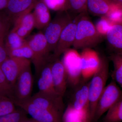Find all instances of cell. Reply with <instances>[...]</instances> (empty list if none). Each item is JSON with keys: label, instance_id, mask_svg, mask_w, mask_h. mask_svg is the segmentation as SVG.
<instances>
[{"label": "cell", "instance_id": "6da1fadb", "mask_svg": "<svg viewBox=\"0 0 122 122\" xmlns=\"http://www.w3.org/2000/svg\"><path fill=\"white\" fill-rule=\"evenodd\" d=\"M78 15V19L73 46L74 49L91 48L97 45L102 39V35L93 24L85 14Z\"/></svg>", "mask_w": 122, "mask_h": 122}, {"label": "cell", "instance_id": "7a4b0ae2", "mask_svg": "<svg viewBox=\"0 0 122 122\" xmlns=\"http://www.w3.org/2000/svg\"><path fill=\"white\" fill-rule=\"evenodd\" d=\"M109 72L107 59L105 57L100 58L98 69L92 77L88 84L89 111L91 122L93 121L97 103L106 87Z\"/></svg>", "mask_w": 122, "mask_h": 122}, {"label": "cell", "instance_id": "3957f363", "mask_svg": "<svg viewBox=\"0 0 122 122\" xmlns=\"http://www.w3.org/2000/svg\"><path fill=\"white\" fill-rule=\"evenodd\" d=\"M122 98V90L113 80L106 86L97 105L92 122H98L100 118Z\"/></svg>", "mask_w": 122, "mask_h": 122}, {"label": "cell", "instance_id": "277c9868", "mask_svg": "<svg viewBox=\"0 0 122 122\" xmlns=\"http://www.w3.org/2000/svg\"><path fill=\"white\" fill-rule=\"evenodd\" d=\"M33 53L32 60L37 75L38 76L42 68L48 63L49 54L48 43L43 32L37 33L26 41Z\"/></svg>", "mask_w": 122, "mask_h": 122}, {"label": "cell", "instance_id": "5b68a950", "mask_svg": "<svg viewBox=\"0 0 122 122\" xmlns=\"http://www.w3.org/2000/svg\"><path fill=\"white\" fill-rule=\"evenodd\" d=\"M74 18L65 11L59 12L44 29L50 52H54L63 29Z\"/></svg>", "mask_w": 122, "mask_h": 122}, {"label": "cell", "instance_id": "8992f818", "mask_svg": "<svg viewBox=\"0 0 122 122\" xmlns=\"http://www.w3.org/2000/svg\"><path fill=\"white\" fill-rule=\"evenodd\" d=\"M64 54L62 61L66 72L67 84L75 87L83 80L81 71L80 54L75 49H68Z\"/></svg>", "mask_w": 122, "mask_h": 122}, {"label": "cell", "instance_id": "52a82bcc", "mask_svg": "<svg viewBox=\"0 0 122 122\" xmlns=\"http://www.w3.org/2000/svg\"><path fill=\"white\" fill-rule=\"evenodd\" d=\"M15 105L21 108L37 122H62V115L38 106L29 100L13 101Z\"/></svg>", "mask_w": 122, "mask_h": 122}, {"label": "cell", "instance_id": "ba28073f", "mask_svg": "<svg viewBox=\"0 0 122 122\" xmlns=\"http://www.w3.org/2000/svg\"><path fill=\"white\" fill-rule=\"evenodd\" d=\"M30 66L29 59L8 57L1 64L0 68L7 80L14 87L21 72Z\"/></svg>", "mask_w": 122, "mask_h": 122}, {"label": "cell", "instance_id": "9c48e42d", "mask_svg": "<svg viewBox=\"0 0 122 122\" xmlns=\"http://www.w3.org/2000/svg\"><path fill=\"white\" fill-rule=\"evenodd\" d=\"M33 82L30 66L21 72L16 81L14 86L13 101L22 102L29 100L32 96Z\"/></svg>", "mask_w": 122, "mask_h": 122}, {"label": "cell", "instance_id": "30bf717a", "mask_svg": "<svg viewBox=\"0 0 122 122\" xmlns=\"http://www.w3.org/2000/svg\"><path fill=\"white\" fill-rule=\"evenodd\" d=\"M89 82L82 80L74 87L75 90L71 102L69 104L77 112L89 118L91 122L89 107Z\"/></svg>", "mask_w": 122, "mask_h": 122}, {"label": "cell", "instance_id": "8fae6325", "mask_svg": "<svg viewBox=\"0 0 122 122\" xmlns=\"http://www.w3.org/2000/svg\"><path fill=\"white\" fill-rule=\"evenodd\" d=\"M78 15L74 18L62 30L54 51L53 59L59 58L73 46L75 39Z\"/></svg>", "mask_w": 122, "mask_h": 122}, {"label": "cell", "instance_id": "7c38bea8", "mask_svg": "<svg viewBox=\"0 0 122 122\" xmlns=\"http://www.w3.org/2000/svg\"><path fill=\"white\" fill-rule=\"evenodd\" d=\"M80 57L82 79L88 81L98 69L100 63V57L91 48L83 49Z\"/></svg>", "mask_w": 122, "mask_h": 122}, {"label": "cell", "instance_id": "4fadbf2b", "mask_svg": "<svg viewBox=\"0 0 122 122\" xmlns=\"http://www.w3.org/2000/svg\"><path fill=\"white\" fill-rule=\"evenodd\" d=\"M62 98L54 97L38 92L28 100L38 106L62 115L65 110Z\"/></svg>", "mask_w": 122, "mask_h": 122}, {"label": "cell", "instance_id": "5bb4252c", "mask_svg": "<svg viewBox=\"0 0 122 122\" xmlns=\"http://www.w3.org/2000/svg\"><path fill=\"white\" fill-rule=\"evenodd\" d=\"M51 69L55 89L63 97L67 84L66 72L63 63L59 58L52 59L51 62Z\"/></svg>", "mask_w": 122, "mask_h": 122}, {"label": "cell", "instance_id": "9a60e30c", "mask_svg": "<svg viewBox=\"0 0 122 122\" xmlns=\"http://www.w3.org/2000/svg\"><path fill=\"white\" fill-rule=\"evenodd\" d=\"M38 77V92L54 97H62L57 93L55 88L51 74V62H48L42 68Z\"/></svg>", "mask_w": 122, "mask_h": 122}, {"label": "cell", "instance_id": "2e32d148", "mask_svg": "<svg viewBox=\"0 0 122 122\" xmlns=\"http://www.w3.org/2000/svg\"><path fill=\"white\" fill-rule=\"evenodd\" d=\"M105 34L112 53L122 52V20L113 23Z\"/></svg>", "mask_w": 122, "mask_h": 122}, {"label": "cell", "instance_id": "e0dca14e", "mask_svg": "<svg viewBox=\"0 0 122 122\" xmlns=\"http://www.w3.org/2000/svg\"><path fill=\"white\" fill-rule=\"evenodd\" d=\"M37 0H9L6 8L9 17L14 20L24 14L30 12Z\"/></svg>", "mask_w": 122, "mask_h": 122}, {"label": "cell", "instance_id": "ac0fdd59", "mask_svg": "<svg viewBox=\"0 0 122 122\" xmlns=\"http://www.w3.org/2000/svg\"><path fill=\"white\" fill-rule=\"evenodd\" d=\"M34 8L32 13L35 28L39 30L45 29L51 21L49 8L44 1H37Z\"/></svg>", "mask_w": 122, "mask_h": 122}, {"label": "cell", "instance_id": "d6986e66", "mask_svg": "<svg viewBox=\"0 0 122 122\" xmlns=\"http://www.w3.org/2000/svg\"><path fill=\"white\" fill-rule=\"evenodd\" d=\"M115 4L111 0H87L86 9L92 15L103 16L109 14Z\"/></svg>", "mask_w": 122, "mask_h": 122}, {"label": "cell", "instance_id": "ffe728a7", "mask_svg": "<svg viewBox=\"0 0 122 122\" xmlns=\"http://www.w3.org/2000/svg\"><path fill=\"white\" fill-rule=\"evenodd\" d=\"M109 58L113 65L111 74L112 80L122 89V52L112 53Z\"/></svg>", "mask_w": 122, "mask_h": 122}, {"label": "cell", "instance_id": "44dd1931", "mask_svg": "<svg viewBox=\"0 0 122 122\" xmlns=\"http://www.w3.org/2000/svg\"><path fill=\"white\" fill-rule=\"evenodd\" d=\"M122 122V98L107 111L102 122Z\"/></svg>", "mask_w": 122, "mask_h": 122}, {"label": "cell", "instance_id": "7402d4cb", "mask_svg": "<svg viewBox=\"0 0 122 122\" xmlns=\"http://www.w3.org/2000/svg\"><path fill=\"white\" fill-rule=\"evenodd\" d=\"M62 121V122H91L89 118L77 112L69 104L63 112Z\"/></svg>", "mask_w": 122, "mask_h": 122}, {"label": "cell", "instance_id": "603a6c76", "mask_svg": "<svg viewBox=\"0 0 122 122\" xmlns=\"http://www.w3.org/2000/svg\"><path fill=\"white\" fill-rule=\"evenodd\" d=\"M26 43V40L19 36L12 29L7 34L5 46L7 52L21 47Z\"/></svg>", "mask_w": 122, "mask_h": 122}, {"label": "cell", "instance_id": "cb8c5ba5", "mask_svg": "<svg viewBox=\"0 0 122 122\" xmlns=\"http://www.w3.org/2000/svg\"><path fill=\"white\" fill-rule=\"evenodd\" d=\"M7 53L9 57L25 58L32 61L34 57L32 51L28 45L27 42L21 47L7 51Z\"/></svg>", "mask_w": 122, "mask_h": 122}, {"label": "cell", "instance_id": "d4e9b609", "mask_svg": "<svg viewBox=\"0 0 122 122\" xmlns=\"http://www.w3.org/2000/svg\"><path fill=\"white\" fill-rule=\"evenodd\" d=\"M14 25H20L25 27L30 32L35 28V20L32 13L30 12L20 15L13 21Z\"/></svg>", "mask_w": 122, "mask_h": 122}, {"label": "cell", "instance_id": "484cf974", "mask_svg": "<svg viewBox=\"0 0 122 122\" xmlns=\"http://www.w3.org/2000/svg\"><path fill=\"white\" fill-rule=\"evenodd\" d=\"M27 114L23 109L18 107L10 113L0 116V122H21L27 117Z\"/></svg>", "mask_w": 122, "mask_h": 122}, {"label": "cell", "instance_id": "4316f807", "mask_svg": "<svg viewBox=\"0 0 122 122\" xmlns=\"http://www.w3.org/2000/svg\"><path fill=\"white\" fill-rule=\"evenodd\" d=\"M0 95L8 97L13 100L14 87L9 83L0 68Z\"/></svg>", "mask_w": 122, "mask_h": 122}, {"label": "cell", "instance_id": "83f0119b", "mask_svg": "<svg viewBox=\"0 0 122 122\" xmlns=\"http://www.w3.org/2000/svg\"><path fill=\"white\" fill-rule=\"evenodd\" d=\"M16 106L11 98L0 95V116L14 111L16 109Z\"/></svg>", "mask_w": 122, "mask_h": 122}, {"label": "cell", "instance_id": "f1b7e54d", "mask_svg": "<svg viewBox=\"0 0 122 122\" xmlns=\"http://www.w3.org/2000/svg\"><path fill=\"white\" fill-rule=\"evenodd\" d=\"M68 8L75 15L84 12L86 9L87 0H67Z\"/></svg>", "mask_w": 122, "mask_h": 122}, {"label": "cell", "instance_id": "f546056e", "mask_svg": "<svg viewBox=\"0 0 122 122\" xmlns=\"http://www.w3.org/2000/svg\"><path fill=\"white\" fill-rule=\"evenodd\" d=\"M7 32L8 30H5L0 33V65L8 57L5 42Z\"/></svg>", "mask_w": 122, "mask_h": 122}, {"label": "cell", "instance_id": "4dcf8cb0", "mask_svg": "<svg viewBox=\"0 0 122 122\" xmlns=\"http://www.w3.org/2000/svg\"><path fill=\"white\" fill-rule=\"evenodd\" d=\"M12 29L19 36L24 39H25L30 33L25 27L20 25H14Z\"/></svg>", "mask_w": 122, "mask_h": 122}, {"label": "cell", "instance_id": "1f68e13d", "mask_svg": "<svg viewBox=\"0 0 122 122\" xmlns=\"http://www.w3.org/2000/svg\"><path fill=\"white\" fill-rule=\"evenodd\" d=\"M44 1L48 8L54 9L65 4L66 0H44Z\"/></svg>", "mask_w": 122, "mask_h": 122}, {"label": "cell", "instance_id": "d6a6232c", "mask_svg": "<svg viewBox=\"0 0 122 122\" xmlns=\"http://www.w3.org/2000/svg\"><path fill=\"white\" fill-rule=\"evenodd\" d=\"M10 18L5 19L0 17V33L5 30H8L9 28V21Z\"/></svg>", "mask_w": 122, "mask_h": 122}, {"label": "cell", "instance_id": "836d02e7", "mask_svg": "<svg viewBox=\"0 0 122 122\" xmlns=\"http://www.w3.org/2000/svg\"><path fill=\"white\" fill-rule=\"evenodd\" d=\"M9 0H0V10L7 8Z\"/></svg>", "mask_w": 122, "mask_h": 122}, {"label": "cell", "instance_id": "e575fe53", "mask_svg": "<svg viewBox=\"0 0 122 122\" xmlns=\"http://www.w3.org/2000/svg\"><path fill=\"white\" fill-rule=\"evenodd\" d=\"M21 122H37L33 119L32 118H28L27 117Z\"/></svg>", "mask_w": 122, "mask_h": 122}, {"label": "cell", "instance_id": "d590c367", "mask_svg": "<svg viewBox=\"0 0 122 122\" xmlns=\"http://www.w3.org/2000/svg\"><path fill=\"white\" fill-rule=\"evenodd\" d=\"M112 2L115 4L120 5H121L122 0H111Z\"/></svg>", "mask_w": 122, "mask_h": 122}, {"label": "cell", "instance_id": "8d00e7d4", "mask_svg": "<svg viewBox=\"0 0 122 122\" xmlns=\"http://www.w3.org/2000/svg\"><path fill=\"white\" fill-rule=\"evenodd\" d=\"M121 7H122V2H121Z\"/></svg>", "mask_w": 122, "mask_h": 122}]
</instances>
